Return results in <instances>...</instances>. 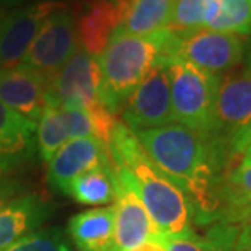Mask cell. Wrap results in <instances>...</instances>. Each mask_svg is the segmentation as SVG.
Masks as SVG:
<instances>
[{"mask_svg":"<svg viewBox=\"0 0 251 251\" xmlns=\"http://www.w3.org/2000/svg\"><path fill=\"white\" fill-rule=\"evenodd\" d=\"M135 135L146 156L183 191L198 214L212 221L221 209V170L228 164L216 143L178 124Z\"/></svg>","mask_w":251,"mask_h":251,"instance_id":"1","label":"cell"},{"mask_svg":"<svg viewBox=\"0 0 251 251\" xmlns=\"http://www.w3.org/2000/svg\"><path fill=\"white\" fill-rule=\"evenodd\" d=\"M107 154L117 180L140 198L159 235L181 237L193 233L188 198L152 164L136 135L122 120L109 140Z\"/></svg>","mask_w":251,"mask_h":251,"instance_id":"2","label":"cell"},{"mask_svg":"<svg viewBox=\"0 0 251 251\" xmlns=\"http://www.w3.org/2000/svg\"><path fill=\"white\" fill-rule=\"evenodd\" d=\"M169 29L154 36H133L124 29L112 34L98 58L100 68V102L119 114L126 99L136 89L162 55Z\"/></svg>","mask_w":251,"mask_h":251,"instance_id":"3","label":"cell"},{"mask_svg":"<svg viewBox=\"0 0 251 251\" xmlns=\"http://www.w3.org/2000/svg\"><path fill=\"white\" fill-rule=\"evenodd\" d=\"M167 63L174 124L204 138H212L216 131V96L221 76L201 72L180 60Z\"/></svg>","mask_w":251,"mask_h":251,"instance_id":"4","label":"cell"},{"mask_svg":"<svg viewBox=\"0 0 251 251\" xmlns=\"http://www.w3.org/2000/svg\"><path fill=\"white\" fill-rule=\"evenodd\" d=\"M217 143L228 162L242 157L251 141V75L247 70L232 72L221 78L216 96Z\"/></svg>","mask_w":251,"mask_h":251,"instance_id":"5","label":"cell"},{"mask_svg":"<svg viewBox=\"0 0 251 251\" xmlns=\"http://www.w3.org/2000/svg\"><path fill=\"white\" fill-rule=\"evenodd\" d=\"M245 39L235 34L200 29L186 34L169 31L161 58L165 62L180 60L201 72L216 75L230 72L243 62Z\"/></svg>","mask_w":251,"mask_h":251,"instance_id":"6","label":"cell"},{"mask_svg":"<svg viewBox=\"0 0 251 251\" xmlns=\"http://www.w3.org/2000/svg\"><path fill=\"white\" fill-rule=\"evenodd\" d=\"M78 50L76 18L70 8L60 3L41 25L18 65L50 79Z\"/></svg>","mask_w":251,"mask_h":251,"instance_id":"7","label":"cell"},{"mask_svg":"<svg viewBox=\"0 0 251 251\" xmlns=\"http://www.w3.org/2000/svg\"><path fill=\"white\" fill-rule=\"evenodd\" d=\"M122 124L133 133L174 124L169 63L159 58L120 110Z\"/></svg>","mask_w":251,"mask_h":251,"instance_id":"8","label":"cell"},{"mask_svg":"<svg viewBox=\"0 0 251 251\" xmlns=\"http://www.w3.org/2000/svg\"><path fill=\"white\" fill-rule=\"evenodd\" d=\"M98 58L79 49L47 83L46 104L60 109L88 110L100 102Z\"/></svg>","mask_w":251,"mask_h":251,"instance_id":"9","label":"cell"},{"mask_svg":"<svg viewBox=\"0 0 251 251\" xmlns=\"http://www.w3.org/2000/svg\"><path fill=\"white\" fill-rule=\"evenodd\" d=\"M58 5L41 2L0 15V68L15 67L23 60L41 25Z\"/></svg>","mask_w":251,"mask_h":251,"instance_id":"10","label":"cell"},{"mask_svg":"<svg viewBox=\"0 0 251 251\" xmlns=\"http://www.w3.org/2000/svg\"><path fill=\"white\" fill-rule=\"evenodd\" d=\"M109 162L107 149L96 138H73L47 162V183L55 193L67 195L75 178Z\"/></svg>","mask_w":251,"mask_h":251,"instance_id":"11","label":"cell"},{"mask_svg":"<svg viewBox=\"0 0 251 251\" xmlns=\"http://www.w3.org/2000/svg\"><path fill=\"white\" fill-rule=\"evenodd\" d=\"M49 79L23 65L0 68V102L36 124L46 107Z\"/></svg>","mask_w":251,"mask_h":251,"instance_id":"12","label":"cell"},{"mask_svg":"<svg viewBox=\"0 0 251 251\" xmlns=\"http://www.w3.org/2000/svg\"><path fill=\"white\" fill-rule=\"evenodd\" d=\"M114 209V251H130L159 235L140 198L119 180Z\"/></svg>","mask_w":251,"mask_h":251,"instance_id":"13","label":"cell"},{"mask_svg":"<svg viewBox=\"0 0 251 251\" xmlns=\"http://www.w3.org/2000/svg\"><path fill=\"white\" fill-rule=\"evenodd\" d=\"M125 8L112 0H89L76 18L79 49L99 57L109 44L112 34L120 28Z\"/></svg>","mask_w":251,"mask_h":251,"instance_id":"14","label":"cell"},{"mask_svg":"<svg viewBox=\"0 0 251 251\" xmlns=\"http://www.w3.org/2000/svg\"><path fill=\"white\" fill-rule=\"evenodd\" d=\"M36 154V124L0 102V175L18 169Z\"/></svg>","mask_w":251,"mask_h":251,"instance_id":"15","label":"cell"},{"mask_svg":"<svg viewBox=\"0 0 251 251\" xmlns=\"http://www.w3.org/2000/svg\"><path fill=\"white\" fill-rule=\"evenodd\" d=\"M52 214L49 202L37 195L20 196L0 206V251L37 230Z\"/></svg>","mask_w":251,"mask_h":251,"instance_id":"16","label":"cell"},{"mask_svg":"<svg viewBox=\"0 0 251 251\" xmlns=\"http://www.w3.org/2000/svg\"><path fill=\"white\" fill-rule=\"evenodd\" d=\"M114 206L94 207L73 216L68 237L76 251H114Z\"/></svg>","mask_w":251,"mask_h":251,"instance_id":"17","label":"cell"},{"mask_svg":"<svg viewBox=\"0 0 251 251\" xmlns=\"http://www.w3.org/2000/svg\"><path fill=\"white\" fill-rule=\"evenodd\" d=\"M217 221L206 242L214 251H251V202L226 207L212 219Z\"/></svg>","mask_w":251,"mask_h":251,"instance_id":"18","label":"cell"},{"mask_svg":"<svg viewBox=\"0 0 251 251\" xmlns=\"http://www.w3.org/2000/svg\"><path fill=\"white\" fill-rule=\"evenodd\" d=\"M174 0H130L120 29L133 36H154L169 28Z\"/></svg>","mask_w":251,"mask_h":251,"instance_id":"19","label":"cell"},{"mask_svg":"<svg viewBox=\"0 0 251 251\" xmlns=\"http://www.w3.org/2000/svg\"><path fill=\"white\" fill-rule=\"evenodd\" d=\"M67 196L84 206L110 204L117 198V175L112 162L96 167L75 178L68 186Z\"/></svg>","mask_w":251,"mask_h":251,"instance_id":"20","label":"cell"},{"mask_svg":"<svg viewBox=\"0 0 251 251\" xmlns=\"http://www.w3.org/2000/svg\"><path fill=\"white\" fill-rule=\"evenodd\" d=\"M67 141H70V135L63 109L46 104L36 125V151L39 157L49 162Z\"/></svg>","mask_w":251,"mask_h":251,"instance_id":"21","label":"cell"},{"mask_svg":"<svg viewBox=\"0 0 251 251\" xmlns=\"http://www.w3.org/2000/svg\"><path fill=\"white\" fill-rule=\"evenodd\" d=\"M219 0H174L169 31L186 34L206 29L217 12Z\"/></svg>","mask_w":251,"mask_h":251,"instance_id":"22","label":"cell"},{"mask_svg":"<svg viewBox=\"0 0 251 251\" xmlns=\"http://www.w3.org/2000/svg\"><path fill=\"white\" fill-rule=\"evenodd\" d=\"M240 37L251 34V0H219L217 12L207 28Z\"/></svg>","mask_w":251,"mask_h":251,"instance_id":"23","label":"cell"},{"mask_svg":"<svg viewBox=\"0 0 251 251\" xmlns=\"http://www.w3.org/2000/svg\"><path fill=\"white\" fill-rule=\"evenodd\" d=\"M251 202V165H240L232 169L222 180L221 209L240 207ZM217 216V214H216Z\"/></svg>","mask_w":251,"mask_h":251,"instance_id":"24","label":"cell"},{"mask_svg":"<svg viewBox=\"0 0 251 251\" xmlns=\"http://www.w3.org/2000/svg\"><path fill=\"white\" fill-rule=\"evenodd\" d=\"M2 251H73L62 228H41L10 245Z\"/></svg>","mask_w":251,"mask_h":251,"instance_id":"25","label":"cell"},{"mask_svg":"<svg viewBox=\"0 0 251 251\" xmlns=\"http://www.w3.org/2000/svg\"><path fill=\"white\" fill-rule=\"evenodd\" d=\"M65 114L68 135L70 140L73 138H93V120L86 110L76 109H63Z\"/></svg>","mask_w":251,"mask_h":251,"instance_id":"26","label":"cell"},{"mask_svg":"<svg viewBox=\"0 0 251 251\" xmlns=\"http://www.w3.org/2000/svg\"><path fill=\"white\" fill-rule=\"evenodd\" d=\"M162 242L167 251H214L206 240L196 238L193 233L181 237H162Z\"/></svg>","mask_w":251,"mask_h":251,"instance_id":"27","label":"cell"},{"mask_svg":"<svg viewBox=\"0 0 251 251\" xmlns=\"http://www.w3.org/2000/svg\"><path fill=\"white\" fill-rule=\"evenodd\" d=\"M21 191V186L17 181L7 178L5 175H0V206L8 202Z\"/></svg>","mask_w":251,"mask_h":251,"instance_id":"28","label":"cell"},{"mask_svg":"<svg viewBox=\"0 0 251 251\" xmlns=\"http://www.w3.org/2000/svg\"><path fill=\"white\" fill-rule=\"evenodd\" d=\"M130 251H167V248H165L161 235H156V237L146 240L144 243L138 245L136 248H133Z\"/></svg>","mask_w":251,"mask_h":251,"instance_id":"29","label":"cell"},{"mask_svg":"<svg viewBox=\"0 0 251 251\" xmlns=\"http://www.w3.org/2000/svg\"><path fill=\"white\" fill-rule=\"evenodd\" d=\"M243 60H245V70H247L251 75V34H250L248 42H245V55H243Z\"/></svg>","mask_w":251,"mask_h":251,"instance_id":"30","label":"cell"},{"mask_svg":"<svg viewBox=\"0 0 251 251\" xmlns=\"http://www.w3.org/2000/svg\"><path fill=\"white\" fill-rule=\"evenodd\" d=\"M240 165H251V141L248 143V146L245 148L242 157H240Z\"/></svg>","mask_w":251,"mask_h":251,"instance_id":"31","label":"cell"},{"mask_svg":"<svg viewBox=\"0 0 251 251\" xmlns=\"http://www.w3.org/2000/svg\"><path fill=\"white\" fill-rule=\"evenodd\" d=\"M112 2H115L122 8H126V5H128V2H130V0H112Z\"/></svg>","mask_w":251,"mask_h":251,"instance_id":"32","label":"cell"}]
</instances>
